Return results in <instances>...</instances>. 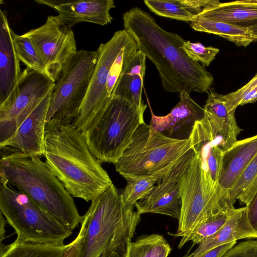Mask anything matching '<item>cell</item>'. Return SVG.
<instances>
[{
  "mask_svg": "<svg viewBox=\"0 0 257 257\" xmlns=\"http://www.w3.org/2000/svg\"><path fill=\"white\" fill-rule=\"evenodd\" d=\"M249 221L252 227L257 231V193L249 203L245 206Z\"/></svg>",
  "mask_w": 257,
  "mask_h": 257,
  "instance_id": "37",
  "label": "cell"
},
{
  "mask_svg": "<svg viewBox=\"0 0 257 257\" xmlns=\"http://www.w3.org/2000/svg\"><path fill=\"white\" fill-rule=\"evenodd\" d=\"M124 29L132 36L138 50L156 66L162 86L168 92H207L214 78L199 63L185 53V40L161 28L149 13L135 7L123 14Z\"/></svg>",
  "mask_w": 257,
  "mask_h": 257,
  "instance_id": "1",
  "label": "cell"
},
{
  "mask_svg": "<svg viewBox=\"0 0 257 257\" xmlns=\"http://www.w3.org/2000/svg\"><path fill=\"white\" fill-rule=\"evenodd\" d=\"M98 58L97 51L78 50L64 64L55 82L46 117L72 123L85 99Z\"/></svg>",
  "mask_w": 257,
  "mask_h": 257,
  "instance_id": "9",
  "label": "cell"
},
{
  "mask_svg": "<svg viewBox=\"0 0 257 257\" xmlns=\"http://www.w3.org/2000/svg\"><path fill=\"white\" fill-rule=\"evenodd\" d=\"M171 251L170 245L165 248L157 257H168Z\"/></svg>",
  "mask_w": 257,
  "mask_h": 257,
  "instance_id": "42",
  "label": "cell"
},
{
  "mask_svg": "<svg viewBox=\"0 0 257 257\" xmlns=\"http://www.w3.org/2000/svg\"><path fill=\"white\" fill-rule=\"evenodd\" d=\"M151 127L167 137L176 139H189L196 122L204 117V108L185 91L180 93L179 102L168 114L156 115L151 108Z\"/></svg>",
  "mask_w": 257,
  "mask_h": 257,
  "instance_id": "16",
  "label": "cell"
},
{
  "mask_svg": "<svg viewBox=\"0 0 257 257\" xmlns=\"http://www.w3.org/2000/svg\"><path fill=\"white\" fill-rule=\"evenodd\" d=\"M257 154V135L236 142L223 153L218 186L224 191L231 188Z\"/></svg>",
  "mask_w": 257,
  "mask_h": 257,
  "instance_id": "20",
  "label": "cell"
},
{
  "mask_svg": "<svg viewBox=\"0 0 257 257\" xmlns=\"http://www.w3.org/2000/svg\"><path fill=\"white\" fill-rule=\"evenodd\" d=\"M235 209L210 216L197 224L191 230L183 234L178 244V248L180 249L187 242L191 241L192 248L195 245L214 234L224 225Z\"/></svg>",
  "mask_w": 257,
  "mask_h": 257,
  "instance_id": "27",
  "label": "cell"
},
{
  "mask_svg": "<svg viewBox=\"0 0 257 257\" xmlns=\"http://www.w3.org/2000/svg\"><path fill=\"white\" fill-rule=\"evenodd\" d=\"M252 37L257 41V25L254 26L252 27L248 28Z\"/></svg>",
  "mask_w": 257,
  "mask_h": 257,
  "instance_id": "43",
  "label": "cell"
},
{
  "mask_svg": "<svg viewBox=\"0 0 257 257\" xmlns=\"http://www.w3.org/2000/svg\"><path fill=\"white\" fill-rule=\"evenodd\" d=\"M12 36L20 61L24 64L27 68L49 76L43 59L30 39L24 34L19 35L16 34L13 30Z\"/></svg>",
  "mask_w": 257,
  "mask_h": 257,
  "instance_id": "29",
  "label": "cell"
},
{
  "mask_svg": "<svg viewBox=\"0 0 257 257\" xmlns=\"http://www.w3.org/2000/svg\"><path fill=\"white\" fill-rule=\"evenodd\" d=\"M236 241H233L216 247L200 257H221L228 249L236 244Z\"/></svg>",
  "mask_w": 257,
  "mask_h": 257,
  "instance_id": "38",
  "label": "cell"
},
{
  "mask_svg": "<svg viewBox=\"0 0 257 257\" xmlns=\"http://www.w3.org/2000/svg\"><path fill=\"white\" fill-rule=\"evenodd\" d=\"M221 257H257V240H248L235 244Z\"/></svg>",
  "mask_w": 257,
  "mask_h": 257,
  "instance_id": "33",
  "label": "cell"
},
{
  "mask_svg": "<svg viewBox=\"0 0 257 257\" xmlns=\"http://www.w3.org/2000/svg\"><path fill=\"white\" fill-rule=\"evenodd\" d=\"M126 180V185L120 195L124 203L134 206L151 192L157 182L148 178H132Z\"/></svg>",
  "mask_w": 257,
  "mask_h": 257,
  "instance_id": "31",
  "label": "cell"
},
{
  "mask_svg": "<svg viewBox=\"0 0 257 257\" xmlns=\"http://www.w3.org/2000/svg\"><path fill=\"white\" fill-rule=\"evenodd\" d=\"M81 228L76 237L67 245L63 257H80L85 234L87 217L84 214Z\"/></svg>",
  "mask_w": 257,
  "mask_h": 257,
  "instance_id": "35",
  "label": "cell"
},
{
  "mask_svg": "<svg viewBox=\"0 0 257 257\" xmlns=\"http://www.w3.org/2000/svg\"><path fill=\"white\" fill-rule=\"evenodd\" d=\"M146 61V56L138 50L123 69L113 92V96L126 99L143 112L147 107L142 97Z\"/></svg>",
  "mask_w": 257,
  "mask_h": 257,
  "instance_id": "21",
  "label": "cell"
},
{
  "mask_svg": "<svg viewBox=\"0 0 257 257\" xmlns=\"http://www.w3.org/2000/svg\"><path fill=\"white\" fill-rule=\"evenodd\" d=\"M203 108L204 117L230 148L237 141L242 130L236 121L235 111L226 105L225 95L210 91Z\"/></svg>",
  "mask_w": 257,
  "mask_h": 257,
  "instance_id": "22",
  "label": "cell"
},
{
  "mask_svg": "<svg viewBox=\"0 0 257 257\" xmlns=\"http://www.w3.org/2000/svg\"><path fill=\"white\" fill-rule=\"evenodd\" d=\"M6 220L3 217V214L1 213V229H0V237L1 241L2 242L5 234V226Z\"/></svg>",
  "mask_w": 257,
  "mask_h": 257,
  "instance_id": "41",
  "label": "cell"
},
{
  "mask_svg": "<svg viewBox=\"0 0 257 257\" xmlns=\"http://www.w3.org/2000/svg\"><path fill=\"white\" fill-rule=\"evenodd\" d=\"M52 92L24 120L15 133L0 144L3 154H15L25 157L43 156L46 117Z\"/></svg>",
  "mask_w": 257,
  "mask_h": 257,
  "instance_id": "14",
  "label": "cell"
},
{
  "mask_svg": "<svg viewBox=\"0 0 257 257\" xmlns=\"http://www.w3.org/2000/svg\"><path fill=\"white\" fill-rule=\"evenodd\" d=\"M190 26L196 31L216 35L237 46L246 47L255 41L248 28L208 19L199 15L190 22Z\"/></svg>",
  "mask_w": 257,
  "mask_h": 257,
  "instance_id": "24",
  "label": "cell"
},
{
  "mask_svg": "<svg viewBox=\"0 0 257 257\" xmlns=\"http://www.w3.org/2000/svg\"><path fill=\"white\" fill-rule=\"evenodd\" d=\"M43 156L73 197L92 201L113 184L83 134L71 123L55 119L46 122Z\"/></svg>",
  "mask_w": 257,
  "mask_h": 257,
  "instance_id": "2",
  "label": "cell"
},
{
  "mask_svg": "<svg viewBox=\"0 0 257 257\" xmlns=\"http://www.w3.org/2000/svg\"><path fill=\"white\" fill-rule=\"evenodd\" d=\"M126 249H119L106 252L102 257H124Z\"/></svg>",
  "mask_w": 257,
  "mask_h": 257,
  "instance_id": "40",
  "label": "cell"
},
{
  "mask_svg": "<svg viewBox=\"0 0 257 257\" xmlns=\"http://www.w3.org/2000/svg\"><path fill=\"white\" fill-rule=\"evenodd\" d=\"M187 9L196 17L203 12L217 5L218 0H182Z\"/></svg>",
  "mask_w": 257,
  "mask_h": 257,
  "instance_id": "36",
  "label": "cell"
},
{
  "mask_svg": "<svg viewBox=\"0 0 257 257\" xmlns=\"http://www.w3.org/2000/svg\"><path fill=\"white\" fill-rule=\"evenodd\" d=\"M135 207L124 203L113 184L92 200L85 214L87 225L80 257H102L126 249L141 221Z\"/></svg>",
  "mask_w": 257,
  "mask_h": 257,
  "instance_id": "4",
  "label": "cell"
},
{
  "mask_svg": "<svg viewBox=\"0 0 257 257\" xmlns=\"http://www.w3.org/2000/svg\"><path fill=\"white\" fill-rule=\"evenodd\" d=\"M35 2L52 8L57 12L58 19L71 28L81 22L106 25L112 20L110 10L115 7L113 0H36Z\"/></svg>",
  "mask_w": 257,
  "mask_h": 257,
  "instance_id": "17",
  "label": "cell"
},
{
  "mask_svg": "<svg viewBox=\"0 0 257 257\" xmlns=\"http://www.w3.org/2000/svg\"><path fill=\"white\" fill-rule=\"evenodd\" d=\"M257 86V73L246 84L236 91L230 92L225 97V104L230 111H235L238 104L244 96L251 89Z\"/></svg>",
  "mask_w": 257,
  "mask_h": 257,
  "instance_id": "34",
  "label": "cell"
},
{
  "mask_svg": "<svg viewBox=\"0 0 257 257\" xmlns=\"http://www.w3.org/2000/svg\"><path fill=\"white\" fill-rule=\"evenodd\" d=\"M55 82L48 76L27 68L8 97L0 104V144L10 139L43 99Z\"/></svg>",
  "mask_w": 257,
  "mask_h": 257,
  "instance_id": "10",
  "label": "cell"
},
{
  "mask_svg": "<svg viewBox=\"0 0 257 257\" xmlns=\"http://www.w3.org/2000/svg\"><path fill=\"white\" fill-rule=\"evenodd\" d=\"M199 16L248 29L257 25V0L220 2Z\"/></svg>",
  "mask_w": 257,
  "mask_h": 257,
  "instance_id": "23",
  "label": "cell"
},
{
  "mask_svg": "<svg viewBox=\"0 0 257 257\" xmlns=\"http://www.w3.org/2000/svg\"><path fill=\"white\" fill-rule=\"evenodd\" d=\"M191 150L189 139L167 137L144 122L136 130L130 144L114 166L126 180L148 178L157 182Z\"/></svg>",
  "mask_w": 257,
  "mask_h": 257,
  "instance_id": "5",
  "label": "cell"
},
{
  "mask_svg": "<svg viewBox=\"0 0 257 257\" xmlns=\"http://www.w3.org/2000/svg\"><path fill=\"white\" fill-rule=\"evenodd\" d=\"M0 211L19 241L61 245L72 233L27 195L3 182H0Z\"/></svg>",
  "mask_w": 257,
  "mask_h": 257,
  "instance_id": "7",
  "label": "cell"
},
{
  "mask_svg": "<svg viewBox=\"0 0 257 257\" xmlns=\"http://www.w3.org/2000/svg\"><path fill=\"white\" fill-rule=\"evenodd\" d=\"M256 193L257 154L228 191V196L233 205L237 200H239L246 206Z\"/></svg>",
  "mask_w": 257,
  "mask_h": 257,
  "instance_id": "26",
  "label": "cell"
},
{
  "mask_svg": "<svg viewBox=\"0 0 257 257\" xmlns=\"http://www.w3.org/2000/svg\"><path fill=\"white\" fill-rule=\"evenodd\" d=\"M125 30L115 32L105 43L100 44L95 69L83 102L72 124L81 133L84 132L94 119L111 100L106 85L111 67L117 57L132 39Z\"/></svg>",
  "mask_w": 257,
  "mask_h": 257,
  "instance_id": "11",
  "label": "cell"
},
{
  "mask_svg": "<svg viewBox=\"0 0 257 257\" xmlns=\"http://www.w3.org/2000/svg\"><path fill=\"white\" fill-rule=\"evenodd\" d=\"M71 28L57 16H49L43 25L24 34L40 54L55 82L64 64L78 51Z\"/></svg>",
  "mask_w": 257,
  "mask_h": 257,
  "instance_id": "12",
  "label": "cell"
},
{
  "mask_svg": "<svg viewBox=\"0 0 257 257\" xmlns=\"http://www.w3.org/2000/svg\"><path fill=\"white\" fill-rule=\"evenodd\" d=\"M243 238H257V231L249 221L246 206L235 208L217 232L202 240L194 251L183 257H200L216 247Z\"/></svg>",
  "mask_w": 257,
  "mask_h": 257,
  "instance_id": "18",
  "label": "cell"
},
{
  "mask_svg": "<svg viewBox=\"0 0 257 257\" xmlns=\"http://www.w3.org/2000/svg\"><path fill=\"white\" fill-rule=\"evenodd\" d=\"M182 49L189 58L203 67L208 66L214 60L219 50L212 46L206 47L200 43L185 41Z\"/></svg>",
  "mask_w": 257,
  "mask_h": 257,
  "instance_id": "32",
  "label": "cell"
},
{
  "mask_svg": "<svg viewBox=\"0 0 257 257\" xmlns=\"http://www.w3.org/2000/svg\"><path fill=\"white\" fill-rule=\"evenodd\" d=\"M189 139L206 175L218 186L223 153L230 148L204 117L196 122Z\"/></svg>",
  "mask_w": 257,
  "mask_h": 257,
  "instance_id": "15",
  "label": "cell"
},
{
  "mask_svg": "<svg viewBox=\"0 0 257 257\" xmlns=\"http://www.w3.org/2000/svg\"><path fill=\"white\" fill-rule=\"evenodd\" d=\"M7 13L0 11V104L16 87L22 71L15 49Z\"/></svg>",
  "mask_w": 257,
  "mask_h": 257,
  "instance_id": "19",
  "label": "cell"
},
{
  "mask_svg": "<svg viewBox=\"0 0 257 257\" xmlns=\"http://www.w3.org/2000/svg\"><path fill=\"white\" fill-rule=\"evenodd\" d=\"M144 112L126 99L113 96L89 127L82 133L100 163L115 164L130 144L144 120Z\"/></svg>",
  "mask_w": 257,
  "mask_h": 257,
  "instance_id": "6",
  "label": "cell"
},
{
  "mask_svg": "<svg viewBox=\"0 0 257 257\" xmlns=\"http://www.w3.org/2000/svg\"><path fill=\"white\" fill-rule=\"evenodd\" d=\"M145 5L155 14L185 22H192L195 16L182 0H145Z\"/></svg>",
  "mask_w": 257,
  "mask_h": 257,
  "instance_id": "30",
  "label": "cell"
},
{
  "mask_svg": "<svg viewBox=\"0 0 257 257\" xmlns=\"http://www.w3.org/2000/svg\"><path fill=\"white\" fill-rule=\"evenodd\" d=\"M195 154L191 150L158 182L151 192L135 205L137 212L167 215L179 220L181 208V185Z\"/></svg>",
  "mask_w": 257,
  "mask_h": 257,
  "instance_id": "13",
  "label": "cell"
},
{
  "mask_svg": "<svg viewBox=\"0 0 257 257\" xmlns=\"http://www.w3.org/2000/svg\"><path fill=\"white\" fill-rule=\"evenodd\" d=\"M257 101V86L250 90L241 99L238 104L243 105L247 103H252Z\"/></svg>",
  "mask_w": 257,
  "mask_h": 257,
  "instance_id": "39",
  "label": "cell"
},
{
  "mask_svg": "<svg viewBox=\"0 0 257 257\" xmlns=\"http://www.w3.org/2000/svg\"><path fill=\"white\" fill-rule=\"evenodd\" d=\"M68 244L57 245L17 240L1 246V257H63Z\"/></svg>",
  "mask_w": 257,
  "mask_h": 257,
  "instance_id": "25",
  "label": "cell"
},
{
  "mask_svg": "<svg viewBox=\"0 0 257 257\" xmlns=\"http://www.w3.org/2000/svg\"><path fill=\"white\" fill-rule=\"evenodd\" d=\"M181 208L174 237H181L197 224L215 214L234 209L228 192L215 185L205 174L194 155L181 185Z\"/></svg>",
  "mask_w": 257,
  "mask_h": 257,
  "instance_id": "8",
  "label": "cell"
},
{
  "mask_svg": "<svg viewBox=\"0 0 257 257\" xmlns=\"http://www.w3.org/2000/svg\"><path fill=\"white\" fill-rule=\"evenodd\" d=\"M39 156L3 154L1 181L24 193L59 222L73 230L81 223L72 196Z\"/></svg>",
  "mask_w": 257,
  "mask_h": 257,
  "instance_id": "3",
  "label": "cell"
},
{
  "mask_svg": "<svg viewBox=\"0 0 257 257\" xmlns=\"http://www.w3.org/2000/svg\"><path fill=\"white\" fill-rule=\"evenodd\" d=\"M169 245L162 235H143L128 243L124 257H157Z\"/></svg>",
  "mask_w": 257,
  "mask_h": 257,
  "instance_id": "28",
  "label": "cell"
}]
</instances>
